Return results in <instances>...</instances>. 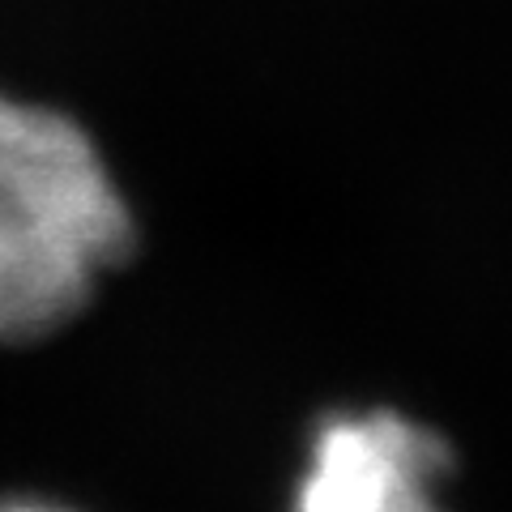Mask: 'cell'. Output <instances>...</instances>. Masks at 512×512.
Wrapping results in <instances>:
<instances>
[{"mask_svg":"<svg viewBox=\"0 0 512 512\" xmlns=\"http://www.w3.org/2000/svg\"><path fill=\"white\" fill-rule=\"evenodd\" d=\"M133 248V205L94 137L0 94V342L69 329Z\"/></svg>","mask_w":512,"mask_h":512,"instance_id":"6da1fadb","label":"cell"},{"mask_svg":"<svg viewBox=\"0 0 512 512\" xmlns=\"http://www.w3.org/2000/svg\"><path fill=\"white\" fill-rule=\"evenodd\" d=\"M448 440L397 406L320 414L286 512H448Z\"/></svg>","mask_w":512,"mask_h":512,"instance_id":"7a4b0ae2","label":"cell"},{"mask_svg":"<svg viewBox=\"0 0 512 512\" xmlns=\"http://www.w3.org/2000/svg\"><path fill=\"white\" fill-rule=\"evenodd\" d=\"M0 512H82V508L47 500V495H9V500H0Z\"/></svg>","mask_w":512,"mask_h":512,"instance_id":"3957f363","label":"cell"}]
</instances>
